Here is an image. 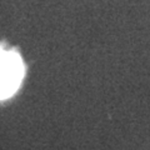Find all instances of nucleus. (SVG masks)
I'll list each match as a JSON object with an SVG mask.
<instances>
[{"instance_id":"nucleus-1","label":"nucleus","mask_w":150,"mask_h":150,"mask_svg":"<svg viewBox=\"0 0 150 150\" xmlns=\"http://www.w3.org/2000/svg\"><path fill=\"white\" fill-rule=\"evenodd\" d=\"M24 68L20 58L13 51L0 49V99L8 98L18 89Z\"/></svg>"}]
</instances>
